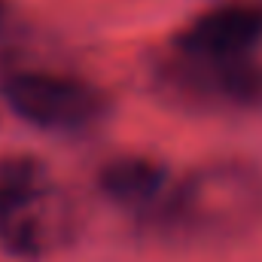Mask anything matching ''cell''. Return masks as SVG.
Returning <instances> with one entry per match:
<instances>
[{"instance_id": "6da1fadb", "label": "cell", "mask_w": 262, "mask_h": 262, "mask_svg": "<svg viewBox=\"0 0 262 262\" xmlns=\"http://www.w3.org/2000/svg\"><path fill=\"white\" fill-rule=\"evenodd\" d=\"M149 223L171 241L220 244L262 226V168L250 159H213L192 168L149 207Z\"/></svg>"}, {"instance_id": "7a4b0ae2", "label": "cell", "mask_w": 262, "mask_h": 262, "mask_svg": "<svg viewBox=\"0 0 262 262\" xmlns=\"http://www.w3.org/2000/svg\"><path fill=\"white\" fill-rule=\"evenodd\" d=\"M73 232L70 204L43 159L0 156V247L18 259H43Z\"/></svg>"}, {"instance_id": "3957f363", "label": "cell", "mask_w": 262, "mask_h": 262, "mask_svg": "<svg viewBox=\"0 0 262 262\" xmlns=\"http://www.w3.org/2000/svg\"><path fill=\"white\" fill-rule=\"evenodd\" d=\"M0 95L18 119L43 131H79L107 110V92L52 70H15L0 79Z\"/></svg>"}, {"instance_id": "277c9868", "label": "cell", "mask_w": 262, "mask_h": 262, "mask_svg": "<svg viewBox=\"0 0 262 262\" xmlns=\"http://www.w3.org/2000/svg\"><path fill=\"white\" fill-rule=\"evenodd\" d=\"M262 43V3L232 0L198 12L177 31L171 55L198 64H223L250 58Z\"/></svg>"}, {"instance_id": "5b68a950", "label": "cell", "mask_w": 262, "mask_h": 262, "mask_svg": "<svg viewBox=\"0 0 262 262\" xmlns=\"http://www.w3.org/2000/svg\"><path fill=\"white\" fill-rule=\"evenodd\" d=\"M168 89L180 98L201 104H223L235 110L262 107V64L250 58L223 61V64H198L174 58L165 64Z\"/></svg>"}, {"instance_id": "8992f818", "label": "cell", "mask_w": 262, "mask_h": 262, "mask_svg": "<svg viewBox=\"0 0 262 262\" xmlns=\"http://www.w3.org/2000/svg\"><path fill=\"white\" fill-rule=\"evenodd\" d=\"M98 192L110 198L119 207L131 210H149L168 183V168L162 159L146 156V152H122L107 159L98 168Z\"/></svg>"}, {"instance_id": "52a82bcc", "label": "cell", "mask_w": 262, "mask_h": 262, "mask_svg": "<svg viewBox=\"0 0 262 262\" xmlns=\"http://www.w3.org/2000/svg\"><path fill=\"white\" fill-rule=\"evenodd\" d=\"M0 15H3V0H0Z\"/></svg>"}]
</instances>
